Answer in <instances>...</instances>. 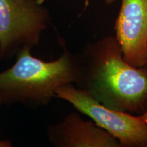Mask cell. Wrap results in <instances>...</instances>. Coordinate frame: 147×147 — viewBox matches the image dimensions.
I'll return each instance as SVG.
<instances>
[{
  "mask_svg": "<svg viewBox=\"0 0 147 147\" xmlns=\"http://www.w3.org/2000/svg\"><path fill=\"white\" fill-rule=\"evenodd\" d=\"M62 53L46 61L25 49L13 65L0 72V108L18 104L28 108L47 106L61 86L76 83L80 73L79 55L69 50L59 38Z\"/></svg>",
  "mask_w": 147,
  "mask_h": 147,
  "instance_id": "7a4b0ae2",
  "label": "cell"
},
{
  "mask_svg": "<svg viewBox=\"0 0 147 147\" xmlns=\"http://www.w3.org/2000/svg\"><path fill=\"white\" fill-rule=\"evenodd\" d=\"M47 133L54 147H121L113 136L94 122L84 120L76 112L49 125Z\"/></svg>",
  "mask_w": 147,
  "mask_h": 147,
  "instance_id": "8992f818",
  "label": "cell"
},
{
  "mask_svg": "<svg viewBox=\"0 0 147 147\" xmlns=\"http://www.w3.org/2000/svg\"><path fill=\"white\" fill-rule=\"evenodd\" d=\"M138 116L139 118L141 120H142L147 126V111L146 112V113H144V114H142V115H138Z\"/></svg>",
  "mask_w": 147,
  "mask_h": 147,
  "instance_id": "ba28073f",
  "label": "cell"
},
{
  "mask_svg": "<svg viewBox=\"0 0 147 147\" xmlns=\"http://www.w3.org/2000/svg\"><path fill=\"white\" fill-rule=\"evenodd\" d=\"M146 66H147V63H146Z\"/></svg>",
  "mask_w": 147,
  "mask_h": 147,
  "instance_id": "30bf717a",
  "label": "cell"
},
{
  "mask_svg": "<svg viewBox=\"0 0 147 147\" xmlns=\"http://www.w3.org/2000/svg\"><path fill=\"white\" fill-rule=\"evenodd\" d=\"M105 1V2L106 3H108V4H112V3L115 2L116 0H104Z\"/></svg>",
  "mask_w": 147,
  "mask_h": 147,
  "instance_id": "9c48e42d",
  "label": "cell"
},
{
  "mask_svg": "<svg viewBox=\"0 0 147 147\" xmlns=\"http://www.w3.org/2000/svg\"><path fill=\"white\" fill-rule=\"evenodd\" d=\"M12 143L10 140H0V147H12Z\"/></svg>",
  "mask_w": 147,
  "mask_h": 147,
  "instance_id": "52a82bcc",
  "label": "cell"
},
{
  "mask_svg": "<svg viewBox=\"0 0 147 147\" xmlns=\"http://www.w3.org/2000/svg\"><path fill=\"white\" fill-rule=\"evenodd\" d=\"M115 38L127 63H147V0H121L115 25Z\"/></svg>",
  "mask_w": 147,
  "mask_h": 147,
  "instance_id": "5b68a950",
  "label": "cell"
},
{
  "mask_svg": "<svg viewBox=\"0 0 147 147\" xmlns=\"http://www.w3.org/2000/svg\"><path fill=\"white\" fill-rule=\"evenodd\" d=\"M45 0H0V61L39 45L51 16Z\"/></svg>",
  "mask_w": 147,
  "mask_h": 147,
  "instance_id": "3957f363",
  "label": "cell"
},
{
  "mask_svg": "<svg viewBox=\"0 0 147 147\" xmlns=\"http://www.w3.org/2000/svg\"><path fill=\"white\" fill-rule=\"evenodd\" d=\"M78 55V88L113 110L134 115L146 113L147 66L137 67L127 63L115 36L89 42Z\"/></svg>",
  "mask_w": 147,
  "mask_h": 147,
  "instance_id": "6da1fadb",
  "label": "cell"
},
{
  "mask_svg": "<svg viewBox=\"0 0 147 147\" xmlns=\"http://www.w3.org/2000/svg\"><path fill=\"white\" fill-rule=\"evenodd\" d=\"M55 97L71 104L117 140L121 147H147V126L138 115L117 111L103 105L89 92L73 83L61 86Z\"/></svg>",
  "mask_w": 147,
  "mask_h": 147,
  "instance_id": "277c9868",
  "label": "cell"
}]
</instances>
